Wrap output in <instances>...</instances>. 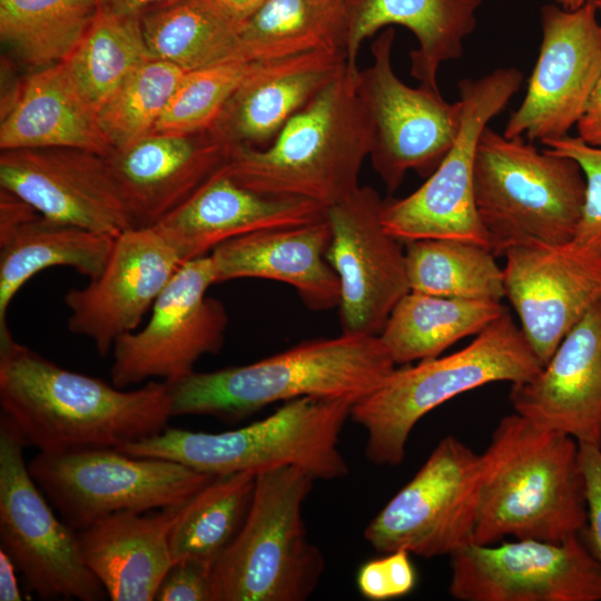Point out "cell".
I'll return each mask as SVG.
<instances>
[{"label":"cell","instance_id":"obj_32","mask_svg":"<svg viewBox=\"0 0 601 601\" xmlns=\"http://www.w3.org/2000/svg\"><path fill=\"white\" fill-rule=\"evenodd\" d=\"M152 58L184 71L237 59L240 23L215 0H168L140 14Z\"/></svg>","mask_w":601,"mask_h":601},{"label":"cell","instance_id":"obj_14","mask_svg":"<svg viewBox=\"0 0 601 601\" xmlns=\"http://www.w3.org/2000/svg\"><path fill=\"white\" fill-rule=\"evenodd\" d=\"M216 284L209 255L185 262L152 305L148 323L116 341L111 383L127 388L151 378L175 383L194 371L206 354L223 346L228 315L206 296Z\"/></svg>","mask_w":601,"mask_h":601},{"label":"cell","instance_id":"obj_35","mask_svg":"<svg viewBox=\"0 0 601 601\" xmlns=\"http://www.w3.org/2000/svg\"><path fill=\"white\" fill-rule=\"evenodd\" d=\"M410 290L501 302L504 274L495 255L479 244L455 239H420L405 248Z\"/></svg>","mask_w":601,"mask_h":601},{"label":"cell","instance_id":"obj_28","mask_svg":"<svg viewBox=\"0 0 601 601\" xmlns=\"http://www.w3.org/2000/svg\"><path fill=\"white\" fill-rule=\"evenodd\" d=\"M55 147L104 157L112 151L97 110L80 95L63 62L32 71L0 125L1 150Z\"/></svg>","mask_w":601,"mask_h":601},{"label":"cell","instance_id":"obj_38","mask_svg":"<svg viewBox=\"0 0 601 601\" xmlns=\"http://www.w3.org/2000/svg\"><path fill=\"white\" fill-rule=\"evenodd\" d=\"M253 62L233 60L185 71L154 132L207 131Z\"/></svg>","mask_w":601,"mask_h":601},{"label":"cell","instance_id":"obj_20","mask_svg":"<svg viewBox=\"0 0 601 601\" xmlns=\"http://www.w3.org/2000/svg\"><path fill=\"white\" fill-rule=\"evenodd\" d=\"M181 265L155 227L124 230L115 237L102 272L66 293L68 329L91 341L106 356L118 338L139 328Z\"/></svg>","mask_w":601,"mask_h":601},{"label":"cell","instance_id":"obj_33","mask_svg":"<svg viewBox=\"0 0 601 601\" xmlns=\"http://www.w3.org/2000/svg\"><path fill=\"white\" fill-rule=\"evenodd\" d=\"M99 12L96 0H0L1 42L33 71L65 61Z\"/></svg>","mask_w":601,"mask_h":601},{"label":"cell","instance_id":"obj_10","mask_svg":"<svg viewBox=\"0 0 601 601\" xmlns=\"http://www.w3.org/2000/svg\"><path fill=\"white\" fill-rule=\"evenodd\" d=\"M522 81L521 71L510 67L459 82L462 116L455 141L420 188L404 198L383 201L381 220L390 235L405 244L455 239L490 249L475 205V154L483 130L519 91Z\"/></svg>","mask_w":601,"mask_h":601},{"label":"cell","instance_id":"obj_26","mask_svg":"<svg viewBox=\"0 0 601 601\" xmlns=\"http://www.w3.org/2000/svg\"><path fill=\"white\" fill-rule=\"evenodd\" d=\"M184 504L119 512L77 531L81 556L114 601H151L174 564L169 538Z\"/></svg>","mask_w":601,"mask_h":601},{"label":"cell","instance_id":"obj_23","mask_svg":"<svg viewBox=\"0 0 601 601\" xmlns=\"http://www.w3.org/2000/svg\"><path fill=\"white\" fill-rule=\"evenodd\" d=\"M346 63L344 51H309L253 62L208 135L227 150L273 140Z\"/></svg>","mask_w":601,"mask_h":601},{"label":"cell","instance_id":"obj_47","mask_svg":"<svg viewBox=\"0 0 601 601\" xmlns=\"http://www.w3.org/2000/svg\"><path fill=\"white\" fill-rule=\"evenodd\" d=\"M558 6L566 10H575L590 0H554Z\"/></svg>","mask_w":601,"mask_h":601},{"label":"cell","instance_id":"obj_18","mask_svg":"<svg viewBox=\"0 0 601 601\" xmlns=\"http://www.w3.org/2000/svg\"><path fill=\"white\" fill-rule=\"evenodd\" d=\"M503 256L505 297L545 365L566 334L601 300V255L569 242L516 245Z\"/></svg>","mask_w":601,"mask_h":601},{"label":"cell","instance_id":"obj_27","mask_svg":"<svg viewBox=\"0 0 601 601\" xmlns=\"http://www.w3.org/2000/svg\"><path fill=\"white\" fill-rule=\"evenodd\" d=\"M483 0H349L345 55L347 66L358 69L364 40L385 26L412 31L418 48L411 51V75L435 92L440 66L459 59L463 40L473 32Z\"/></svg>","mask_w":601,"mask_h":601},{"label":"cell","instance_id":"obj_15","mask_svg":"<svg viewBox=\"0 0 601 601\" xmlns=\"http://www.w3.org/2000/svg\"><path fill=\"white\" fill-rule=\"evenodd\" d=\"M450 559L449 592L460 601H601V564L579 534L472 543Z\"/></svg>","mask_w":601,"mask_h":601},{"label":"cell","instance_id":"obj_40","mask_svg":"<svg viewBox=\"0 0 601 601\" xmlns=\"http://www.w3.org/2000/svg\"><path fill=\"white\" fill-rule=\"evenodd\" d=\"M415 583L416 573L410 553L404 550L366 562L357 574L359 592L375 601L404 597L414 589Z\"/></svg>","mask_w":601,"mask_h":601},{"label":"cell","instance_id":"obj_48","mask_svg":"<svg viewBox=\"0 0 601 601\" xmlns=\"http://www.w3.org/2000/svg\"><path fill=\"white\" fill-rule=\"evenodd\" d=\"M597 9L598 14L601 17V0H591Z\"/></svg>","mask_w":601,"mask_h":601},{"label":"cell","instance_id":"obj_44","mask_svg":"<svg viewBox=\"0 0 601 601\" xmlns=\"http://www.w3.org/2000/svg\"><path fill=\"white\" fill-rule=\"evenodd\" d=\"M168 0H96L100 12L115 16H140L145 10Z\"/></svg>","mask_w":601,"mask_h":601},{"label":"cell","instance_id":"obj_24","mask_svg":"<svg viewBox=\"0 0 601 601\" xmlns=\"http://www.w3.org/2000/svg\"><path fill=\"white\" fill-rule=\"evenodd\" d=\"M227 149L207 131L152 132L106 156L134 228L152 227L225 164Z\"/></svg>","mask_w":601,"mask_h":601},{"label":"cell","instance_id":"obj_46","mask_svg":"<svg viewBox=\"0 0 601 601\" xmlns=\"http://www.w3.org/2000/svg\"><path fill=\"white\" fill-rule=\"evenodd\" d=\"M267 0H215V2L234 20L243 24Z\"/></svg>","mask_w":601,"mask_h":601},{"label":"cell","instance_id":"obj_21","mask_svg":"<svg viewBox=\"0 0 601 601\" xmlns=\"http://www.w3.org/2000/svg\"><path fill=\"white\" fill-rule=\"evenodd\" d=\"M509 398L531 422L601 447V300L534 377L512 384Z\"/></svg>","mask_w":601,"mask_h":601},{"label":"cell","instance_id":"obj_4","mask_svg":"<svg viewBox=\"0 0 601 601\" xmlns=\"http://www.w3.org/2000/svg\"><path fill=\"white\" fill-rule=\"evenodd\" d=\"M358 69L342 71L279 130L269 147L236 146L221 169L257 193L331 207L359 187L371 129L357 92Z\"/></svg>","mask_w":601,"mask_h":601},{"label":"cell","instance_id":"obj_9","mask_svg":"<svg viewBox=\"0 0 601 601\" xmlns=\"http://www.w3.org/2000/svg\"><path fill=\"white\" fill-rule=\"evenodd\" d=\"M30 474L75 531L119 512L145 513L188 502L217 475L175 461L137 457L116 449L41 453Z\"/></svg>","mask_w":601,"mask_h":601},{"label":"cell","instance_id":"obj_42","mask_svg":"<svg viewBox=\"0 0 601 601\" xmlns=\"http://www.w3.org/2000/svg\"><path fill=\"white\" fill-rule=\"evenodd\" d=\"M580 464L585 484V544L601 564V447L580 444Z\"/></svg>","mask_w":601,"mask_h":601},{"label":"cell","instance_id":"obj_1","mask_svg":"<svg viewBox=\"0 0 601 601\" xmlns=\"http://www.w3.org/2000/svg\"><path fill=\"white\" fill-rule=\"evenodd\" d=\"M0 406L41 453L119 449L168 427L166 382L127 391L63 368L12 336L0 341Z\"/></svg>","mask_w":601,"mask_h":601},{"label":"cell","instance_id":"obj_39","mask_svg":"<svg viewBox=\"0 0 601 601\" xmlns=\"http://www.w3.org/2000/svg\"><path fill=\"white\" fill-rule=\"evenodd\" d=\"M545 149L569 157L581 167L585 179V198L580 224L572 242L601 255V148L590 146L578 136L543 142Z\"/></svg>","mask_w":601,"mask_h":601},{"label":"cell","instance_id":"obj_8","mask_svg":"<svg viewBox=\"0 0 601 601\" xmlns=\"http://www.w3.org/2000/svg\"><path fill=\"white\" fill-rule=\"evenodd\" d=\"M314 480L296 466L256 473L245 521L213 569L214 601H303L315 591L325 563L303 520Z\"/></svg>","mask_w":601,"mask_h":601},{"label":"cell","instance_id":"obj_34","mask_svg":"<svg viewBox=\"0 0 601 601\" xmlns=\"http://www.w3.org/2000/svg\"><path fill=\"white\" fill-rule=\"evenodd\" d=\"M256 472L217 475L186 502L170 538L174 562L190 560L214 568L247 515Z\"/></svg>","mask_w":601,"mask_h":601},{"label":"cell","instance_id":"obj_37","mask_svg":"<svg viewBox=\"0 0 601 601\" xmlns=\"http://www.w3.org/2000/svg\"><path fill=\"white\" fill-rule=\"evenodd\" d=\"M184 70L149 59L135 69L98 109V122L112 150L152 134Z\"/></svg>","mask_w":601,"mask_h":601},{"label":"cell","instance_id":"obj_25","mask_svg":"<svg viewBox=\"0 0 601 601\" xmlns=\"http://www.w3.org/2000/svg\"><path fill=\"white\" fill-rule=\"evenodd\" d=\"M331 239L326 218L233 238L209 254L216 284L238 278L278 280L293 286L309 309L334 308L339 305L341 285L326 258Z\"/></svg>","mask_w":601,"mask_h":601},{"label":"cell","instance_id":"obj_3","mask_svg":"<svg viewBox=\"0 0 601 601\" xmlns=\"http://www.w3.org/2000/svg\"><path fill=\"white\" fill-rule=\"evenodd\" d=\"M395 366L378 335L342 333L250 364L193 372L167 383L171 415L237 421L268 404L305 396L354 404L380 387Z\"/></svg>","mask_w":601,"mask_h":601},{"label":"cell","instance_id":"obj_31","mask_svg":"<svg viewBox=\"0 0 601 601\" xmlns=\"http://www.w3.org/2000/svg\"><path fill=\"white\" fill-rule=\"evenodd\" d=\"M349 0H267L242 26L237 59L255 62L309 51H344Z\"/></svg>","mask_w":601,"mask_h":601},{"label":"cell","instance_id":"obj_5","mask_svg":"<svg viewBox=\"0 0 601 601\" xmlns=\"http://www.w3.org/2000/svg\"><path fill=\"white\" fill-rule=\"evenodd\" d=\"M542 366L505 311L462 349L395 367L380 387L352 405L349 417L366 432L370 462L398 465L411 432L432 410L490 383L526 382Z\"/></svg>","mask_w":601,"mask_h":601},{"label":"cell","instance_id":"obj_2","mask_svg":"<svg viewBox=\"0 0 601 601\" xmlns=\"http://www.w3.org/2000/svg\"><path fill=\"white\" fill-rule=\"evenodd\" d=\"M482 456L474 543L505 536L561 542L587 524L577 440L513 413L495 427Z\"/></svg>","mask_w":601,"mask_h":601},{"label":"cell","instance_id":"obj_6","mask_svg":"<svg viewBox=\"0 0 601 601\" xmlns=\"http://www.w3.org/2000/svg\"><path fill=\"white\" fill-rule=\"evenodd\" d=\"M352 405L345 400L305 396L237 430L204 433L167 427L117 450L214 475L296 466L315 480H336L348 473L338 440Z\"/></svg>","mask_w":601,"mask_h":601},{"label":"cell","instance_id":"obj_43","mask_svg":"<svg viewBox=\"0 0 601 601\" xmlns=\"http://www.w3.org/2000/svg\"><path fill=\"white\" fill-rule=\"evenodd\" d=\"M575 126L578 137L582 141L601 148V77L593 88Z\"/></svg>","mask_w":601,"mask_h":601},{"label":"cell","instance_id":"obj_22","mask_svg":"<svg viewBox=\"0 0 601 601\" xmlns=\"http://www.w3.org/2000/svg\"><path fill=\"white\" fill-rule=\"evenodd\" d=\"M324 218L326 208L315 201L254 191L220 168L152 227L184 264L207 256L223 243L243 235Z\"/></svg>","mask_w":601,"mask_h":601},{"label":"cell","instance_id":"obj_36","mask_svg":"<svg viewBox=\"0 0 601 601\" xmlns=\"http://www.w3.org/2000/svg\"><path fill=\"white\" fill-rule=\"evenodd\" d=\"M152 59L140 16L98 12L77 47L62 61L85 100L98 109L140 65Z\"/></svg>","mask_w":601,"mask_h":601},{"label":"cell","instance_id":"obj_13","mask_svg":"<svg viewBox=\"0 0 601 601\" xmlns=\"http://www.w3.org/2000/svg\"><path fill=\"white\" fill-rule=\"evenodd\" d=\"M395 31L388 28L372 43L373 62L359 71L357 92L371 129L370 158L388 193L410 170L430 176L453 146L461 126L460 101L440 92L413 88L394 72Z\"/></svg>","mask_w":601,"mask_h":601},{"label":"cell","instance_id":"obj_29","mask_svg":"<svg viewBox=\"0 0 601 601\" xmlns=\"http://www.w3.org/2000/svg\"><path fill=\"white\" fill-rule=\"evenodd\" d=\"M115 237L58 223L36 214L0 235V341L11 335L9 306L20 288L46 268L63 266L97 277L111 254Z\"/></svg>","mask_w":601,"mask_h":601},{"label":"cell","instance_id":"obj_16","mask_svg":"<svg viewBox=\"0 0 601 601\" xmlns=\"http://www.w3.org/2000/svg\"><path fill=\"white\" fill-rule=\"evenodd\" d=\"M541 29L526 95L503 136L543 144L568 135L601 77V22L591 0L575 10L544 4Z\"/></svg>","mask_w":601,"mask_h":601},{"label":"cell","instance_id":"obj_7","mask_svg":"<svg viewBox=\"0 0 601 601\" xmlns=\"http://www.w3.org/2000/svg\"><path fill=\"white\" fill-rule=\"evenodd\" d=\"M477 215L495 256L516 245L572 242L581 220L585 179L579 164L489 126L474 161Z\"/></svg>","mask_w":601,"mask_h":601},{"label":"cell","instance_id":"obj_11","mask_svg":"<svg viewBox=\"0 0 601 601\" xmlns=\"http://www.w3.org/2000/svg\"><path fill=\"white\" fill-rule=\"evenodd\" d=\"M27 442L0 416V549L41 599L105 600L104 585L81 556L77 531L60 521L30 474Z\"/></svg>","mask_w":601,"mask_h":601},{"label":"cell","instance_id":"obj_41","mask_svg":"<svg viewBox=\"0 0 601 601\" xmlns=\"http://www.w3.org/2000/svg\"><path fill=\"white\" fill-rule=\"evenodd\" d=\"M213 566L190 560L174 562L162 579L157 601H214Z\"/></svg>","mask_w":601,"mask_h":601},{"label":"cell","instance_id":"obj_45","mask_svg":"<svg viewBox=\"0 0 601 601\" xmlns=\"http://www.w3.org/2000/svg\"><path fill=\"white\" fill-rule=\"evenodd\" d=\"M16 565L4 550L0 549V600L21 601L17 578Z\"/></svg>","mask_w":601,"mask_h":601},{"label":"cell","instance_id":"obj_12","mask_svg":"<svg viewBox=\"0 0 601 601\" xmlns=\"http://www.w3.org/2000/svg\"><path fill=\"white\" fill-rule=\"evenodd\" d=\"M482 456L442 439L416 474L371 520L364 538L377 552L452 555L474 543Z\"/></svg>","mask_w":601,"mask_h":601},{"label":"cell","instance_id":"obj_17","mask_svg":"<svg viewBox=\"0 0 601 601\" xmlns=\"http://www.w3.org/2000/svg\"><path fill=\"white\" fill-rule=\"evenodd\" d=\"M382 204L373 187L359 186L326 208L332 230L326 258L339 279L343 333L380 335L410 292L405 250L385 230Z\"/></svg>","mask_w":601,"mask_h":601},{"label":"cell","instance_id":"obj_30","mask_svg":"<svg viewBox=\"0 0 601 601\" xmlns=\"http://www.w3.org/2000/svg\"><path fill=\"white\" fill-rule=\"evenodd\" d=\"M501 302L442 297L410 290L392 311L380 338L397 364L440 356L499 318Z\"/></svg>","mask_w":601,"mask_h":601},{"label":"cell","instance_id":"obj_19","mask_svg":"<svg viewBox=\"0 0 601 601\" xmlns=\"http://www.w3.org/2000/svg\"><path fill=\"white\" fill-rule=\"evenodd\" d=\"M0 187L53 221L112 237L134 228L106 158L92 151L62 147L2 150Z\"/></svg>","mask_w":601,"mask_h":601}]
</instances>
